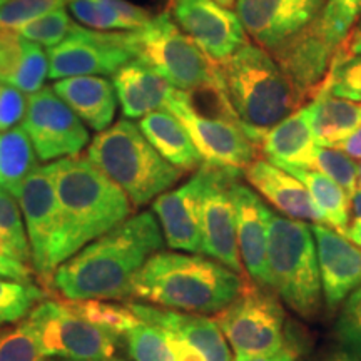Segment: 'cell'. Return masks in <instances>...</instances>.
Returning a JSON list of instances; mask_svg holds the SVG:
<instances>
[{
    "instance_id": "14",
    "label": "cell",
    "mask_w": 361,
    "mask_h": 361,
    "mask_svg": "<svg viewBox=\"0 0 361 361\" xmlns=\"http://www.w3.org/2000/svg\"><path fill=\"white\" fill-rule=\"evenodd\" d=\"M49 79L75 75H112L134 59L126 42V32H102L79 27L47 51Z\"/></svg>"
},
{
    "instance_id": "26",
    "label": "cell",
    "mask_w": 361,
    "mask_h": 361,
    "mask_svg": "<svg viewBox=\"0 0 361 361\" xmlns=\"http://www.w3.org/2000/svg\"><path fill=\"white\" fill-rule=\"evenodd\" d=\"M137 126L152 147L176 168L183 173L200 169L202 164L200 151L194 146L188 129L173 112L168 109L152 111L141 117Z\"/></svg>"
},
{
    "instance_id": "10",
    "label": "cell",
    "mask_w": 361,
    "mask_h": 361,
    "mask_svg": "<svg viewBox=\"0 0 361 361\" xmlns=\"http://www.w3.org/2000/svg\"><path fill=\"white\" fill-rule=\"evenodd\" d=\"M24 218L35 273L51 283L61 245V211L51 166H37L13 192Z\"/></svg>"
},
{
    "instance_id": "12",
    "label": "cell",
    "mask_w": 361,
    "mask_h": 361,
    "mask_svg": "<svg viewBox=\"0 0 361 361\" xmlns=\"http://www.w3.org/2000/svg\"><path fill=\"white\" fill-rule=\"evenodd\" d=\"M168 111L188 129L206 164L243 171L256 159L258 146L247 137L243 126L228 117H209L197 112L189 92L176 89Z\"/></svg>"
},
{
    "instance_id": "27",
    "label": "cell",
    "mask_w": 361,
    "mask_h": 361,
    "mask_svg": "<svg viewBox=\"0 0 361 361\" xmlns=\"http://www.w3.org/2000/svg\"><path fill=\"white\" fill-rule=\"evenodd\" d=\"M308 114L316 144L335 147L361 126V102L319 92L308 104Z\"/></svg>"
},
{
    "instance_id": "50",
    "label": "cell",
    "mask_w": 361,
    "mask_h": 361,
    "mask_svg": "<svg viewBox=\"0 0 361 361\" xmlns=\"http://www.w3.org/2000/svg\"><path fill=\"white\" fill-rule=\"evenodd\" d=\"M355 223H361V188L350 197V224Z\"/></svg>"
},
{
    "instance_id": "42",
    "label": "cell",
    "mask_w": 361,
    "mask_h": 361,
    "mask_svg": "<svg viewBox=\"0 0 361 361\" xmlns=\"http://www.w3.org/2000/svg\"><path fill=\"white\" fill-rule=\"evenodd\" d=\"M62 6H66V0H8L0 8V30L19 32L29 22Z\"/></svg>"
},
{
    "instance_id": "34",
    "label": "cell",
    "mask_w": 361,
    "mask_h": 361,
    "mask_svg": "<svg viewBox=\"0 0 361 361\" xmlns=\"http://www.w3.org/2000/svg\"><path fill=\"white\" fill-rule=\"evenodd\" d=\"M134 361H176L166 331L156 324L139 322L124 335Z\"/></svg>"
},
{
    "instance_id": "13",
    "label": "cell",
    "mask_w": 361,
    "mask_h": 361,
    "mask_svg": "<svg viewBox=\"0 0 361 361\" xmlns=\"http://www.w3.org/2000/svg\"><path fill=\"white\" fill-rule=\"evenodd\" d=\"M22 128L32 142L37 159L44 162L78 156L90 142V133L82 119L52 87L29 94Z\"/></svg>"
},
{
    "instance_id": "39",
    "label": "cell",
    "mask_w": 361,
    "mask_h": 361,
    "mask_svg": "<svg viewBox=\"0 0 361 361\" xmlns=\"http://www.w3.org/2000/svg\"><path fill=\"white\" fill-rule=\"evenodd\" d=\"M361 17V0H328L318 22L333 44L340 45Z\"/></svg>"
},
{
    "instance_id": "2",
    "label": "cell",
    "mask_w": 361,
    "mask_h": 361,
    "mask_svg": "<svg viewBox=\"0 0 361 361\" xmlns=\"http://www.w3.org/2000/svg\"><path fill=\"white\" fill-rule=\"evenodd\" d=\"M251 281L216 259L176 251L149 256L133 281L135 300L194 314H216Z\"/></svg>"
},
{
    "instance_id": "6",
    "label": "cell",
    "mask_w": 361,
    "mask_h": 361,
    "mask_svg": "<svg viewBox=\"0 0 361 361\" xmlns=\"http://www.w3.org/2000/svg\"><path fill=\"white\" fill-rule=\"evenodd\" d=\"M269 290L301 318L322 306V274L311 226L271 211L268 234Z\"/></svg>"
},
{
    "instance_id": "41",
    "label": "cell",
    "mask_w": 361,
    "mask_h": 361,
    "mask_svg": "<svg viewBox=\"0 0 361 361\" xmlns=\"http://www.w3.org/2000/svg\"><path fill=\"white\" fill-rule=\"evenodd\" d=\"M335 333L343 350L361 360V284L348 295L335 324Z\"/></svg>"
},
{
    "instance_id": "8",
    "label": "cell",
    "mask_w": 361,
    "mask_h": 361,
    "mask_svg": "<svg viewBox=\"0 0 361 361\" xmlns=\"http://www.w3.org/2000/svg\"><path fill=\"white\" fill-rule=\"evenodd\" d=\"M25 319L34 329L45 360L99 361L112 358L121 338L109 329L84 319L72 311L66 301H40Z\"/></svg>"
},
{
    "instance_id": "32",
    "label": "cell",
    "mask_w": 361,
    "mask_h": 361,
    "mask_svg": "<svg viewBox=\"0 0 361 361\" xmlns=\"http://www.w3.org/2000/svg\"><path fill=\"white\" fill-rule=\"evenodd\" d=\"M44 298L45 293L34 283L0 276V328L25 319Z\"/></svg>"
},
{
    "instance_id": "55",
    "label": "cell",
    "mask_w": 361,
    "mask_h": 361,
    "mask_svg": "<svg viewBox=\"0 0 361 361\" xmlns=\"http://www.w3.org/2000/svg\"><path fill=\"white\" fill-rule=\"evenodd\" d=\"M44 361H80V360H44ZM99 361H126V360H123V358H114V356H112V358L99 360Z\"/></svg>"
},
{
    "instance_id": "23",
    "label": "cell",
    "mask_w": 361,
    "mask_h": 361,
    "mask_svg": "<svg viewBox=\"0 0 361 361\" xmlns=\"http://www.w3.org/2000/svg\"><path fill=\"white\" fill-rule=\"evenodd\" d=\"M112 85L126 119H141L149 112L168 109L176 87L139 59H130L112 74Z\"/></svg>"
},
{
    "instance_id": "19",
    "label": "cell",
    "mask_w": 361,
    "mask_h": 361,
    "mask_svg": "<svg viewBox=\"0 0 361 361\" xmlns=\"http://www.w3.org/2000/svg\"><path fill=\"white\" fill-rule=\"evenodd\" d=\"M323 298L335 310L361 284V247L329 226L313 223Z\"/></svg>"
},
{
    "instance_id": "48",
    "label": "cell",
    "mask_w": 361,
    "mask_h": 361,
    "mask_svg": "<svg viewBox=\"0 0 361 361\" xmlns=\"http://www.w3.org/2000/svg\"><path fill=\"white\" fill-rule=\"evenodd\" d=\"M295 360H296V350H295V346L290 345L276 355H264V356L236 355L233 361H295Z\"/></svg>"
},
{
    "instance_id": "17",
    "label": "cell",
    "mask_w": 361,
    "mask_h": 361,
    "mask_svg": "<svg viewBox=\"0 0 361 361\" xmlns=\"http://www.w3.org/2000/svg\"><path fill=\"white\" fill-rule=\"evenodd\" d=\"M336 49L338 45L324 35L316 17L303 30L273 49L271 56L306 101L322 92Z\"/></svg>"
},
{
    "instance_id": "25",
    "label": "cell",
    "mask_w": 361,
    "mask_h": 361,
    "mask_svg": "<svg viewBox=\"0 0 361 361\" xmlns=\"http://www.w3.org/2000/svg\"><path fill=\"white\" fill-rule=\"evenodd\" d=\"M258 147L278 166L310 168L318 144L310 124L308 106L300 107L261 135Z\"/></svg>"
},
{
    "instance_id": "7",
    "label": "cell",
    "mask_w": 361,
    "mask_h": 361,
    "mask_svg": "<svg viewBox=\"0 0 361 361\" xmlns=\"http://www.w3.org/2000/svg\"><path fill=\"white\" fill-rule=\"evenodd\" d=\"M126 42L134 59L146 62L176 89L189 94L224 90L218 62L183 32L169 12L152 17L141 29L128 30Z\"/></svg>"
},
{
    "instance_id": "53",
    "label": "cell",
    "mask_w": 361,
    "mask_h": 361,
    "mask_svg": "<svg viewBox=\"0 0 361 361\" xmlns=\"http://www.w3.org/2000/svg\"><path fill=\"white\" fill-rule=\"evenodd\" d=\"M216 2L221 4V6L226 8H231V11L236 7V0H216Z\"/></svg>"
},
{
    "instance_id": "18",
    "label": "cell",
    "mask_w": 361,
    "mask_h": 361,
    "mask_svg": "<svg viewBox=\"0 0 361 361\" xmlns=\"http://www.w3.org/2000/svg\"><path fill=\"white\" fill-rule=\"evenodd\" d=\"M204 184L202 164L183 186L159 194L152 201V213L161 226L166 245L173 251L202 255L200 228V197Z\"/></svg>"
},
{
    "instance_id": "47",
    "label": "cell",
    "mask_w": 361,
    "mask_h": 361,
    "mask_svg": "<svg viewBox=\"0 0 361 361\" xmlns=\"http://www.w3.org/2000/svg\"><path fill=\"white\" fill-rule=\"evenodd\" d=\"M356 54H361V17L358 19V24H356L355 30H350V34L346 35L345 40L338 45L335 52V61H340V59H346L350 56H356Z\"/></svg>"
},
{
    "instance_id": "11",
    "label": "cell",
    "mask_w": 361,
    "mask_h": 361,
    "mask_svg": "<svg viewBox=\"0 0 361 361\" xmlns=\"http://www.w3.org/2000/svg\"><path fill=\"white\" fill-rule=\"evenodd\" d=\"M204 184L200 197V228L202 255L209 256L236 273L245 274L238 247L236 209L231 196V184L241 169L221 168L202 162Z\"/></svg>"
},
{
    "instance_id": "45",
    "label": "cell",
    "mask_w": 361,
    "mask_h": 361,
    "mask_svg": "<svg viewBox=\"0 0 361 361\" xmlns=\"http://www.w3.org/2000/svg\"><path fill=\"white\" fill-rule=\"evenodd\" d=\"M0 276L20 283H34V268L8 255H0Z\"/></svg>"
},
{
    "instance_id": "1",
    "label": "cell",
    "mask_w": 361,
    "mask_h": 361,
    "mask_svg": "<svg viewBox=\"0 0 361 361\" xmlns=\"http://www.w3.org/2000/svg\"><path fill=\"white\" fill-rule=\"evenodd\" d=\"M162 243L154 213L129 216L64 261L51 283L66 300H128L134 276Z\"/></svg>"
},
{
    "instance_id": "15",
    "label": "cell",
    "mask_w": 361,
    "mask_h": 361,
    "mask_svg": "<svg viewBox=\"0 0 361 361\" xmlns=\"http://www.w3.org/2000/svg\"><path fill=\"white\" fill-rule=\"evenodd\" d=\"M171 16L211 61L223 62L247 44L236 12L216 0H171Z\"/></svg>"
},
{
    "instance_id": "22",
    "label": "cell",
    "mask_w": 361,
    "mask_h": 361,
    "mask_svg": "<svg viewBox=\"0 0 361 361\" xmlns=\"http://www.w3.org/2000/svg\"><path fill=\"white\" fill-rule=\"evenodd\" d=\"M128 306L142 322L178 333L196 346L207 361H233L226 336L213 318H206L204 314L179 313L176 310L134 301L128 303Z\"/></svg>"
},
{
    "instance_id": "33",
    "label": "cell",
    "mask_w": 361,
    "mask_h": 361,
    "mask_svg": "<svg viewBox=\"0 0 361 361\" xmlns=\"http://www.w3.org/2000/svg\"><path fill=\"white\" fill-rule=\"evenodd\" d=\"M0 238L13 258L20 259L25 264L32 263L20 206L16 196L6 189H0Z\"/></svg>"
},
{
    "instance_id": "3",
    "label": "cell",
    "mask_w": 361,
    "mask_h": 361,
    "mask_svg": "<svg viewBox=\"0 0 361 361\" xmlns=\"http://www.w3.org/2000/svg\"><path fill=\"white\" fill-rule=\"evenodd\" d=\"M49 166L61 211V266L90 241L124 223L133 213V202L87 156L62 157Z\"/></svg>"
},
{
    "instance_id": "35",
    "label": "cell",
    "mask_w": 361,
    "mask_h": 361,
    "mask_svg": "<svg viewBox=\"0 0 361 361\" xmlns=\"http://www.w3.org/2000/svg\"><path fill=\"white\" fill-rule=\"evenodd\" d=\"M75 25L78 24L71 19V16L66 11V6H62L52 8V11L40 16L39 19L29 22L17 34L22 39L51 49L54 45L61 44L75 29Z\"/></svg>"
},
{
    "instance_id": "30",
    "label": "cell",
    "mask_w": 361,
    "mask_h": 361,
    "mask_svg": "<svg viewBox=\"0 0 361 361\" xmlns=\"http://www.w3.org/2000/svg\"><path fill=\"white\" fill-rule=\"evenodd\" d=\"M35 168L37 154L24 128L0 130V189L13 194Z\"/></svg>"
},
{
    "instance_id": "52",
    "label": "cell",
    "mask_w": 361,
    "mask_h": 361,
    "mask_svg": "<svg viewBox=\"0 0 361 361\" xmlns=\"http://www.w3.org/2000/svg\"><path fill=\"white\" fill-rule=\"evenodd\" d=\"M326 361H361V360L353 353H350V351L343 350V351H336V353H333Z\"/></svg>"
},
{
    "instance_id": "56",
    "label": "cell",
    "mask_w": 361,
    "mask_h": 361,
    "mask_svg": "<svg viewBox=\"0 0 361 361\" xmlns=\"http://www.w3.org/2000/svg\"><path fill=\"white\" fill-rule=\"evenodd\" d=\"M358 188H361V164L358 166Z\"/></svg>"
},
{
    "instance_id": "5",
    "label": "cell",
    "mask_w": 361,
    "mask_h": 361,
    "mask_svg": "<svg viewBox=\"0 0 361 361\" xmlns=\"http://www.w3.org/2000/svg\"><path fill=\"white\" fill-rule=\"evenodd\" d=\"M87 157L128 194L134 207L154 201L184 174L166 161L129 119L101 130L89 142Z\"/></svg>"
},
{
    "instance_id": "54",
    "label": "cell",
    "mask_w": 361,
    "mask_h": 361,
    "mask_svg": "<svg viewBox=\"0 0 361 361\" xmlns=\"http://www.w3.org/2000/svg\"><path fill=\"white\" fill-rule=\"evenodd\" d=\"M0 255H8V256H12V252L8 251V247L6 246V243L2 241V238H0Z\"/></svg>"
},
{
    "instance_id": "51",
    "label": "cell",
    "mask_w": 361,
    "mask_h": 361,
    "mask_svg": "<svg viewBox=\"0 0 361 361\" xmlns=\"http://www.w3.org/2000/svg\"><path fill=\"white\" fill-rule=\"evenodd\" d=\"M346 238L350 239L353 245H356L358 247H361V223H355L348 226V231L345 234Z\"/></svg>"
},
{
    "instance_id": "40",
    "label": "cell",
    "mask_w": 361,
    "mask_h": 361,
    "mask_svg": "<svg viewBox=\"0 0 361 361\" xmlns=\"http://www.w3.org/2000/svg\"><path fill=\"white\" fill-rule=\"evenodd\" d=\"M25 40V39H24ZM49 79V56L42 45L25 40L24 54L12 84L24 94H34L44 87Z\"/></svg>"
},
{
    "instance_id": "24",
    "label": "cell",
    "mask_w": 361,
    "mask_h": 361,
    "mask_svg": "<svg viewBox=\"0 0 361 361\" xmlns=\"http://www.w3.org/2000/svg\"><path fill=\"white\" fill-rule=\"evenodd\" d=\"M54 90L90 129H107L116 117L117 96L112 80L104 75H75L59 79Z\"/></svg>"
},
{
    "instance_id": "57",
    "label": "cell",
    "mask_w": 361,
    "mask_h": 361,
    "mask_svg": "<svg viewBox=\"0 0 361 361\" xmlns=\"http://www.w3.org/2000/svg\"><path fill=\"white\" fill-rule=\"evenodd\" d=\"M7 2H8V0H0V8H2V6H6Z\"/></svg>"
},
{
    "instance_id": "20",
    "label": "cell",
    "mask_w": 361,
    "mask_h": 361,
    "mask_svg": "<svg viewBox=\"0 0 361 361\" xmlns=\"http://www.w3.org/2000/svg\"><path fill=\"white\" fill-rule=\"evenodd\" d=\"M231 196L236 209L238 247L243 266L251 281L269 288L268 274V234L271 209L255 191L236 179L231 184Z\"/></svg>"
},
{
    "instance_id": "31",
    "label": "cell",
    "mask_w": 361,
    "mask_h": 361,
    "mask_svg": "<svg viewBox=\"0 0 361 361\" xmlns=\"http://www.w3.org/2000/svg\"><path fill=\"white\" fill-rule=\"evenodd\" d=\"M66 305L84 319L109 329L117 336H124L141 322L128 305L109 303V300H66Z\"/></svg>"
},
{
    "instance_id": "21",
    "label": "cell",
    "mask_w": 361,
    "mask_h": 361,
    "mask_svg": "<svg viewBox=\"0 0 361 361\" xmlns=\"http://www.w3.org/2000/svg\"><path fill=\"white\" fill-rule=\"evenodd\" d=\"M241 173L247 183L284 216L305 223L308 221L311 224H324L323 216L316 209L305 184L274 162L255 159L243 168Z\"/></svg>"
},
{
    "instance_id": "4",
    "label": "cell",
    "mask_w": 361,
    "mask_h": 361,
    "mask_svg": "<svg viewBox=\"0 0 361 361\" xmlns=\"http://www.w3.org/2000/svg\"><path fill=\"white\" fill-rule=\"evenodd\" d=\"M218 69L229 106L256 146L266 129L305 104L273 56L259 45L245 44L218 62Z\"/></svg>"
},
{
    "instance_id": "16",
    "label": "cell",
    "mask_w": 361,
    "mask_h": 361,
    "mask_svg": "<svg viewBox=\"0 0 361 361\" xmlns=\"http://www.w3.org/2000/svg\"><path fill=\"white\" fill-rule=\"evenodd\" d=\"M328 0H236V16L246 34L271 52L323 11Z\"/></svg>"
},
{
    "instance_id": "43",
    "label": "cell",
    "mask_w": 361,
    "mask_h": 361,
    "mask_svg": "<svg viewBox=\"0 0 361 361\" xmlns=\"http://www.w3.org/2000/svg\"><path fill=\"white\" fill-rule=\"evenodd\" d=\"M27 99L24 92L0 80V130L17 128L25 117Z\"/></svg>"
},
{
    "instance_id": "49",
    "label": "cell",
    "mask_w": 361,
    "mask_h": 361,
    "mask_svg": "<svg viewBox=\"0 0 361 361\" xmlns=\"http://www.w3.org/2000/svg\"><path fill=\"white\" fill-rule=\"evenodd\" d=\"M336 149L348 154L353 159H360L361 161V126L355 130L353 134H350L345 141H341L340 144H336Z\"/></svg>"
},
{
    "instance_id": "37",
    "label": "cell",
    "mask_w": 361,
    "mask_h": 361,
    "mask_svg": "<svg viewBox=\"0 0 361 361\" xmlns=\"http://www.w3.org/2000/svg\"><path fill=\"white\" fill-rule=\"evenodd\" d=\"M34 329L22 319L0 328V361H44Z\"/></svg>"
},
{
    "instance_id": "36",
    "label": "cell",
    "mask_w": 361,
    "mask_h": 361,
    "mask_svg": "<svg viewBox=\"0 0 361 361\" xmlns=\"http://www.w3.org/2000/svg\"><path fill=\"white\" fill-rule=\"evenodd\" d=\"M310 168L335 180L338 186H341L343 191L348 194V197L358 189V166L353 157L345 154L340 149L318 146Z\"/></svg>"
},
{
    "instance_id": "9",
    "label": "cell",
    "mask_w": 361,
    "mask_h": 361,
    "mask_svg": "<svg viewBox=\"0 0 361 361\" xmlns=\"http://www.w3.org/2000/svg\"><path fill=\"white\" fill-rule=\"evenodd\" d=\"M214 322L236 355H276L291 345L284 335V311L278 298L255 283L216 313Z\"/></svg>"
},
{
    "instance_id": "28",
    "label": "cell",
    "mask_w": 361,
    "mask_h": 361,
    "mask_svg": "<svg viewBox=\"0 0 361 361\" xmlns=\"http://www.w3.org/2000/svg\"><path fill=\"white\" fill-rule=\"evenodd\" d=\"M80 24L102 32L137 30L152 19L149 11L128 0H66Z\"/></svg>"
},
{
    "instance_id": "46",
    "label": "cell",
    "mask_w": 361,
    "mask_h": 361,
    "mask_svg": "<svg viewBox=\"0 0 361 361\" xmlns=\"http://www.w3.org/2000/svg\"><path fill=\"white\" fill-rule=\"evenodd\" d=\"M164 331L166 335H168V341L171 345V350H173L174 353L176 361H207L206 356L202 355L196 346L191 345L188 340H184V338L178 335V333L169 331V329H164Z\"/></svg>"
},
{
    "instance_id": "44",
    "label": "cell",
    "mask_w": 361,
    "mask_h": 361,
    "mask_svg": "<svg viewBox=\"0 0 361 361\" xmlns=\"http://www.w3.org/2000/svg\"><path fill=\"white\" fill-rule=\"evenodd\" d=\"M24 42L17 32L12 30H0V80L12 84L19 71L22 54H24Z\"/></svg>"
},
{
    "instance_id": "29",
    "label": "cell",
    "mask_w": 361,
    "mask_h": 361,
    "mask_svg": "<svg viewBox=\"0 0 361 361\" xmlns=\"http://www.w3.org/2000/svg\"><path fill=\"white\" fill-rule=\"evenodd\" d=\"M279 168L288 171L305 184L316 209L323 216L324 224L345 236L350 226V197L341 186L313 168H296V166H279Z\"/></svg>"
},
{
    "instance_id": "38",
    "label": "cell",
    "mask_w": 361,
    "mask_h": 361,
    "mask_svg": "<svg viewBox=\"0 0 361 361\" xmlns=\"http://www.w3.org/2000/svg\"><path fill=\"white\" fill-rule=\"evenodd\" d=\"M322 92L361 102V54L340 61L333 59Z\"/></svg>"
}]
</instances>
